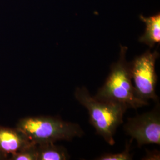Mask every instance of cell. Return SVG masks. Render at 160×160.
Here are the masks:
<instances>
[{
	"label": "cell",
	"instance_id": "6da1fadb",
	"mask_svg": "<svg viewBox=\"0 0 160 160\" xmlns=\"http://www.w3.org/2000/svg\"><path fill=\"white\" fill-rule=\"evenodd\" d=\"M128 48L120 45L118 60L110 66L109 75L103 86L94 97L98 100L119 103L128 109L148 105V102L137 97L132 81L129 62L126 60Z\"/></svg>",
	"mask_w": 160,
	"mask_h": 160
},
{
	"label": "cell",
	"instance_id": "7a4b0ae2",
	"mask_svg": "<svg viewBox=\"0 0 160 160\" xmlns=\"http://www.w3.org/2000/svg\"><path fill=\"white\" fill-rule=\"evenodd\" d=\"M74 96L88 110L90 122L107 143L113 145L114 136L118 128L123 123L128 108L119 103L98 100L92 96L85 87H77Z\"/></svg>",
	"mask_w": 160,
	"mask_h": 160
},
{
	"label": "cell",
	"instance_id": "3957f363",
	"mask_svg": "<svg viewBox=\"0 0 160 160\" xmlns=\"http://www.w3.org/2000/svg\"><path fill=\"white\" fill-rule=\"evenodd\" d=\"M16 128L36 144L58 141H71L81 137L84 132L79 125L66 122L58 117L29 116L18 121Z\"/></svg>",
	"mask_w": 160,
	"mask_h": 160
},
{
	"label": "cell",
	"instance_id": "277c9868",
	"mask_svg": "<svg viewBox=\"0 0 160 160\" xmlns=\"http://www.w3.org/2000/svg\"><path fill=\"white\" fill-rule=\"evenodd\" d=\"M160 54L157 51L147 50L129 62L132 81L137 97L145 102L153 100L158 102L155 92L158 77L155 63Z\"/></svg>",
	"mask_w": 160,
	"mask_h": 160
},
{
	"label": "cell",
	"instance_id": "5b68a950",
	"mask_svg": "<svg viewBox=\"0 0 160 160\" xmlns=\"http://www.w3.org/2000/svg\"><path fill=\"white\" fill-rule=\"evenodd\" d=\"M124 130L138 147L160 144V112L159 104L151 111L128 118Z\"/></svg>",
	"mask_w": 160,
	"mask_h": 160
},
{
	"label": "cell",
	"instance_id": "8992f818",
	"mask_svg": "<svg viewBox=\"0 0 160 160\" xmlns=\"http://www.w3.org/2000/svg\"><path fill=\"white\" fill-rule=\"evenodd\" d=\"M32 143L26 135L17 128L0 126V151L8 157Z\"/></svg>",
	"mask_w": 160,
	"mask_h": 160
},
{
	"label": "cell",
	"instance_id": "52a82bcc",
	"mask_svg": "<svg viewBox=\"0 0 160 160\" xmlns=\"http://www.w3.org/2000/svg\"><path fill=\"white\" fill-rule=\"evenodd\" d=\"M140 20L145 23V33L139 38V41L148 46L150 49L154 48L156 43L160 42V14L149 17L141 15Z\"/></svg>",
	"mask_w": 160,
	"mask_h": 160
},
{
	"label": "cell",
	"instance_id": "ba28073f",
	"mask_svg": "<svg viewBox=\"0 0 160 160\" xmlns=\"http://www.w3.org/2000/svg\"><path fill=\"white\" fill-rule=\"evenodd\" d=\"M55 142H48L37 144L38 160H67L70 156L67 149Z\"/></svg>",
	"mask_w": 160,
	"mask_h": 160
},
{
	"label": "cell",
	"instance_id": "9c48e42d",
	"mask_svg": "<svg viewBox=\"0 0 160 160\" xmlns=\"http://www.w3.org/2000/svg\"><path fill=\"white\" fill-rule=\"evenodd\" d=\"M7 160H38L37 144L32 143L17 152L10 155Z\"/></svg>",
	"mask_w": 160,
	"mask_h": 160
},
{
	"label": "cell",
	"instance_id": "30bf717a",
	"mask_svg": "<svg viewBox=\"0 0 160 160\" xmlns=\"http://www.w3.org/2000/svg\"><path fill=\"white\" fill-rule=\"evenodd\" d=\"M132 139L129 143H126L125 149L121 152L116 154H104L99 157H97V160H132V155L131 154V143Z\"/></svg>",
	"mask_w": 160,
	"mask_h": 160
},
{
	"label": "cell",
	"instance_id": "8fae6325",
	"mask_svg": "<svg viewBox=\"0 0 160 160\" xmlns=\"http://www.w3.org/2000/svg\"><path fill=\"white\" fill-rule=\"evenodd\" d=\"M8 159V156L4 154L3 152H2L0 151V160H7Z\"/></svg>",
	"mask_w": 160,
	"mask_h": 160
}]
</instances>
